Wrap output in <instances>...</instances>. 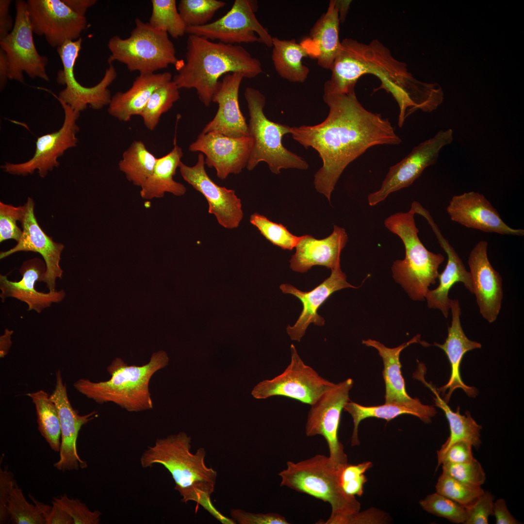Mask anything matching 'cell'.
I'll use <instances>...</instances> for the list:
<instances>
[{"label": "cell", "instance_id": "obj_1", "mask_svg": "<svg viewBox=\"0 0 524 524\" xmlns=\"http://www.w3.org/2000/svg\"><path fill=\"white\" fill-rule=\"evenodd\" d=\"M328 114L314 126L291 128L293 138L317 151L323 162L314 175L315 189L330 201L342 173L369 148L399 144L401 138L387 118L366 110L355 91L347 94L324 93Z\"/></svg>", "mask_w": 524, "mask_h": 524}, {"label": "cell", "instance_id": "obj_2", "mask_svg": "<svg viewBox=\"0 0 524 524\" xmlns=\"http://www.w3.org/2000/svg\"><path fill=\"white\" fill-rule=\"evenodd\" d=\"M330 70L331 77L324 84L326 93L347 94L355 91L362 76L368 74L377 77L381 84L375 90H385L398 105L399 127L414 111L431 112L443 100V92L438 84L416 79L408 70L406 64L395 59L378 40L365 44L344 39Z\"/></svg>", "mask_w": 524, "mask_h": 524}, {"label": "cell", "instance_id": "obj_3", "mask_svg": "<svg viewBox=\"0 0 524 524\" xmlns=\"http://www.w3.org/2000/svg\"><path fill=\"white\" fill-rule=\"evenodd\" d=\"M262 72L260 61L243 46L189 34L185 63L173 80L180 89L194 88L200 101L208 107L222 76L240 73L244 78L252 79Z\"/></svg>", "mask_w": 524, "mask_h": 524}, {"label": "cell", "instance_id": "obj_4", "mask_svg": "<svg viewBox=\"0 0 524 524\" xmlns=\"http://www.w3.org/2000/svg\"><path fill=\"white\" fill-rule=\"evenodd\" d=\"M191 437L183 432L158 439L143 453L141 465L143 468L163 465L171 474L182 502L194 501L222 524H232L233 520L218 511L211 500L217 472L205 464L204 448L194 453L191 451Z\"/></svg>", "mask_w": 524, "mask_h": 524}, {"label": "cell", "instance_id": "obj_5", "mask_svg": "<svg viewBox=\"0 0 524 524\" xmlns=\"http://www.w3.org/2000/svg\"><path fill=\"white\" fill-rule=\"evenodd\" d=\"M169 358L164 351L154 353L148 363L128 365L116 358L108 366L110 378L93 382L81 378L73 384L75 389L99 404L112 402L130 412L153 408L149 385L153 375L168 364Z\"/></svg>", "mask_w": 524, "mask_h": 524}, {"label": "cell", "instance_id": "obj_6", "mask_svg": "<svg viewBox=\"0 0 524 524\" xmlns=\"http://www.w3.org/2000/svg\"><path fill=\"white\" fill-rule=\"evenodd\" d=\"M286 465L279 473L280 486L329 503L331 512L325 524L360 511V504L355 496L346 494L342 487L340 477L345 466L336 465L322 454L297 462L288 461Z\"/></svg>", "mask_w": 524, "mask_h": 524}, {"label": "cell", "instance_id": "obj_7", "mask_svg": "<svg viewBox=\"0 0 524 524\" xmlns=\"http://www.w3.org/2000/svg\"><path fill=\"white\" fill-rule=\"evenodd\" d=\"M415 214L411 207L407 212L395 213L385 219L384 225L400 237L405 249V258L393 263V278L412 300L421 301L425 299L430 285L436 282L444 257L429 251L421 242Z\"/></svg>", "mask_w": 524, "mask_h": 524}, {"label": "cell", "instance_id": "obj_8", "mask_svg": "<svg viewBox=\"0 0 524 524\" xmlns=\"http://www.w3.org/2000/svg\"><path fill=\"white\" fill-rule=\"evenodd\" d=\"M244 96L249 115L248 126L251 140L246 168L251 170L263 162L275 174H279L282 169H307V162L282 144L283 136L290 133L291 127L271 121L265 116L263 112L265 96L250 87L246 88Z\"/></svg>", "mask_w": 524, "mask_h": 524}, {"label": "cell", "instance_id": "obj_9", "mask_svg": "<svg viewBox=\"0 0 524 524\" xmlns=\"http://www.w3.org/2000/svg\"><path fill=\"white\" fill-rule=\"evenodd\" d=\"M110 51L107 62L124 64L130 71L154 73L169 65H177L173 43L168 34L153 28L148 22L137 18L135 27L126 38L114 35L108 41Z\"/></svg>", "mask_w": 524, "mask_h": 524}, {"label": "cell", "instance_id": "obj_10", "mask_svg": "<svg viewBox=\"0 0 524 524\" xmlns=\"http://www.w3.org/2000/svg\"><path fill=\"white\" fill-rule=\"evenodd\" d=\"M256 1L235 0L220 18L200 26L188 27L186 33L226 44L261 42L272 47L273 37L257 18Z\"/></svg>", "mask_w": 524, "mask_h": 524}, {"label": "cell", "instance_id": "obj_11", "mask_svg": "<svg viewBox=\"0 0 524 524\" xmlns=\"http://www.w3.org/2000/svg\"><path fill=\"white\" fill-rule=\"evenodd\" d=\"M16 15L11 32L0 39V49L7 59L9 79L24 82L23 73L32 79L49 81L46 71L47 57L41 55L35 47L26 1H16Z\"/></svg>", "mask_w": 524, "mask_h": 524}, {"label": "cell", "instance_id": "obj_12", "mask_svg": "<svg viewBox=\"0 0 524 524\" xmlns=\"http://www.w3.org/2000/svg\"><path fill=\"white\" fill-rule=\"evenodd\" d=\"M81 38L68 41L57 48L63 65V69L59 72L57 82L65 84V88L57 96L78 112L85 110L87 105L94 110H99L109 105L111 99V92L108 88L117 77L115 67L110 65L104 75L96 85L85 87L77 80L74 68L81 49Z\"/></svg>", "mask_w": 524, "mask_h": 524}, {"label": "cell", "instance_id": "obj_13", "mask_svg": "<svg viewBox=\"0 0 524 524\" xmlns=\"http://www.w3.org/2000/svg\"><path fill=\"white\" fill-rule=\"evenodd\" d=\"M290 348V364L278 376L256 385L251 393L254 397L265 399L279 395L311 405L334 385L303 362L293 344Z\"/></svg>", "mask_w": 524, "mask_h": 524}, {"label": "cell", "instance_id": "obj_14", "mask_svg": "<svg viewBox=\"0 0 524 524\" xmlns=\"http://www.w3.org/2000/svg\"><path fill=\"white\" fill-rule=\"evenodd\" d=\"M353 384V380L349 378L334 384L325 392L311 405L305 426L307 436L319 435L325 438L328 447V457L339 466L348 463L338 432L341 413L345 404L350 400L349 394Z\"/></svg>", "mask_w": 524, "mask_h": 524}, {"label": "cell", "instance_id": "obj_15", "mask_svg": "<svg viewBox=\"0 0 524 524\" xmlns=\"http://www.w3.org/2000/svg\"><path fill=\"white\" fill-rule=\"evenodd\" d=\"M453 140L452 129L441 130L413 147L404 159L390 168L380 188L368 195L369 205L375 206L391 193L410 186L427 167L436 162L441 149Z\"/></svg>", "mask_w": 524, "mask_h": 524}, {"label": "cell", "instance_id": "obj_16", "mask_svg": "<svg viewBox=\"0 0 524 524\" xmlns=\"http://www.w3.org/2000/svg\"><path fill=\"white\" fill-rule=\"evenodd\" d=\"M52 94L59 101L64 110L65 118L61 128L57 131L39 137L36 141L34 154L29 160L22 163H6L1 167L11 174L27 175L38 171L40 176L45 177L48 171L59 165L58 158L69 148L76 147L78 143L76 133L79 128L76 121L80 112Z\"/></svg>", "mask_w": 524, "mask_h": 524}, {"label": "cell", "instance_id": "obj_17", "mask_svg": "<svg viewBox=\"0 0 524 524\" xmlns=\"http://www.w3.org/2000/svg\"><path fill=\"white\" fill-rule=\"evenodd\" d=\"M31 26L35 34L44 36L52 47L79 39L87 27L85 16L73 11L63 0L26 1Z\"/></svg>", "mask_w": 524, "mask_h": 524}, {"label": "cell", "instance_id": "obj_18", "mask_svg": "<svg viewBox=\"0 0 524 524\" xmlns=\"http://www.w3.org/2000/svg\"><path fill=\"white\" fill-rule=\"evenodd\" d=\"M205 165L204 156L199 153L194 165L181 162L179 169L184 180L205 197L209 213L215 216L219 225L226 229L237 228L243 217L240 198L234 190L216 184L208 176Z\"/></svg>", "mask_w": 524, "mask_h": 524}, {"label": "cell", "instance_id": "obj_19", "mask_svg": "<svg viewBox=\"0 0 524 524\" xmlns=\"http://www.w3.org/2000/svg\"><path fill=\"white\" fill-rule=\"evenodd\" d=\"M251 147L249 136L232 137L211 131L201 132L189 146V150L205 155V164L213 167L217 177L226 179L246 167Z\"/></svg>", "mask_w": 524, "mask_h": 524}, {"label": "cell", "instance_id": "obj_20", "mask_svg": "<svg viewBox=\"0 0 524 524\" xmlns=\"http://www.w3.org/2000/svg\"><path fill=\"white\" fill-rule=\"evenodd\" d=\"M50 398L57 409L61 430L60 458L53 464L54 467L62 472L86 468V461L78 454L77 438L82 427L96 417L97 412L93 411L82 415L74 409L59 370L56 373V384Z\"/></svg>", "mask_w": 524, "mask_h": 524}, {"label": "cell", "instance_id": "obj_21", "mask_svg": "<svg viewBox=\"0 0 524 524\" xmlns=\"http://www.w3.org/2000/svg\"><path fill=\"white\" fill-rule=\"evenodd\" d=\"M34 203L28 197L24 205L23 217L20 221L22 234L16 245L6 251L1 252L2 259L19 251H31L39 253L43 258L46 270L39 281H43L50 292L55 291L56 280L61 278L63 271L60 266L61 255L64 246L55 242L39 226L34 214Z\"/></svg>", "mask_w": 524, "mask_h": 524}, {"label": "cell", "instance_id": "obj_22", "mask_svg": "<svg viewBox=\"0 0 524 524\" xmlns=\"http://www.w3.org/2000/svg\"><path fill=\"white\" fill-rule=\"evenodd\" d=\"M486 241L478 242L468 257L473 293L482 316L494 322L500 312L503 297L502 278L490 263Z\"/></svg>", "mask_w": 524, "mask_h": 524}, {"label": "cell", "instance_id": "obj_23", "mask_svg": "<svg viewBox=\"0 0 524 524\" xmlns=\"http://www.w3.org/2000/svg\"><path fill=\"white\" fill-rule=\"evenodd\" d=\"M452 221L467 228L502 235L524 236V230L513 229L502 220L485 196L471 191L453 196L446 207Z\"/></svg>", "mask_w": 524, "mask_h": 524}, {"label": "cell", "instance_id": "obj_24", "mask_svg": "<svg viewBox=\"0 0 524 524\" xmlns=\"http://www.w3.org/2000/svg\"><path fill=\"white\" fill-rule=\"evenodd\" d=\"M346 288H357L346 281L339 263L331 269L330 276L312 290L304 292L289 284H282L280 289L284 294L296 297L303 306L302 311L294 326L288 325L287 332L293 340L299 342L311 323L323 326L325 319L317 312L319 308L334 292Z\"/></svg>", "mask_w": 524, "mask_h": 524}, {"label": "cell", "instance_id": "obj_25", "mask_svg": "<svg viewBox=\"0 0 524 524\" xmlns=\"http://www.w3.org/2000/svg\"><path fill=\"white\" fill-rule=\"evenodd\" d=\"M244 78L240 73L224 76L212 99V102L218 104V110L202 132L213 131L232 137L249 136L248 124L240 110L238 100L239 91Z\"/></svg>", "mask_w": 524, "mask_h": 524}, {"label": "cell", "instance_id": "obj_26", "mask_svg": "<svg viewBox=\"0 0 524 524\" xmlns=\"http://www.w3.org/2000/svg\"><path fill=\"white\" fill-rule=\"evenodd\" d=\"M46 270V264L38 258L25 261L19 272L22 278L17 281L8 279L5 275L0 276V297L4 302L8 297H14L28 305V311L33 310L38 313L52 303H59L65 298L63 290L43 293L35 289L36 282L39 281Z\"/></svg>", "mask_w": 524, "mask_h": 524}, {"label": "cell", "instance_id": "obj_27", "mask_svg": "<svg viewBox=\"0 0 524 524\" xmlns=\"http://www.w3.org/2000/svg\"><path fill=\"white\" fill-rule=\"evenodd\" d=\"M450 310L452 313L451 325L448 327V334L442 344L434 343V345L442 349L447 357L451 366V375L447 383L439 389L445 393L444 400L448 403L453 392L461 389L469 397L476 396V388L465 384L461 379L460 367L462 360L468 351L480 348V343L470 340L465 335L460 322L461 308L458 299H451Z\"/></svg>", "mask_w": 524, "mask_h": 524}, {"label": "cell", "instance_id": "obj_28", "mask_svg": "<svg viewBox=\"0 0 524 524\" xmlns=\"http://www.w3.org/2000/svg\"><path fill=\"white\" fill-rule=\"evenodd\" d=\"M421 215L426 218L431 226L441 246L447 256L446 266L438 278L439 280L438 286L434 290H429L425 298L429 308L439 309L443 316L447 318L451 300L449 297V293L454 284L461 282L467 290L473 293L470 274L454 248L442 235L428 211L423 210Z\"/></svg>", "mask_w": 524, "mask_h": 524}, {"label": "cell", "instance_id": "obj_29", "mask_svg": "<svg viewBox=\"0 0 524 524\" xmlns=\"http://www.w3.org/2000/svg\"><path fill=\"white\" fill-rule=\"evenodd\" d=\"M348 241L344 228L334 226L332 233L328 237L317 239L311 235L301 236L296 251L290 260V267L294 271L304 273L313 266L320 265L334 268L340 263V255Z\"/></svg>", "mask_w": 524, "mask_h": 524}, {"label": "cell", "instance_id": "obj_30", "mask_svg": "<svg viewBox=\"0 0 524 524\" xmlns=\"http://www.w3.org/2000/svg\"><path fill=\"white\" fill-rule=\"evenodd\" d=\"M340 22L336 0H331L327 11L311 29L309 35L300 42L308 56L316 59L323 68L330 69L340 49Z\"/></svg>", "mask_w": 524, "mask_h": 524}, {"label": "cell", "instance_id": "obj_31", "mask_svg": "<svg viewBox=\"0 0 524 524\" xmlns=\"http://www.w3.org/2000/svg\"><path fill=\"white\" fill-rule=\"evenodd\" d=\"M172 79L168 72L139 74L128 90L117 92L112 96L109 114L124 122L130 121L134 115L140 116L153 92Z\"/></svg>", "mask_w": 524, "mask_h": 524}, {"label": "cell", "instance_id": "obj_32", "mask_svg": "<svg viewBox=\"0 0 524 524\" xmlns=\"http://www.w3.org/2000/svg\"><path fill=\"white\" fill-rule=\"evenodd\" d=\"M344 409L351 416L353 431L351 439L352 446L360 444L358 427L361 421L368 418H377L390 421L403 414H410L419 418L425 423L431 422L432 418L437 414V410L432 406L423 404L417 398L406 402L385 403L375 406H364L349 401Z\"/></svg>", "mask_w": 524, "mask_h": 524}, {"label": "cell", "instance_id": "obj_33", "mask_svg": "<svg viewBox=\"0 0 524 524\" xmlns=\"http://www.w3.org/2000/svg\"><path fill=\"white\" fill-rule=\"evenodd\" d=\"M183 156L182 148L174 140V147L167 154L157 158L151 175L140 187V194L145 199L163 197L167 193L182 196L186 192L185 186L174 179Z\"/></svg>", "mask_w": 524, "mask_h": 524}, {"label": "cell", "instance_id": "obj_34", "mask_svg": "<svg viewBox=\"0 0 524 524\" xmlns=\"http://www.w3.org/2000/svg\"><path fill=\"white\" fill-rule=\"evenodd\" d=\"M420 337V335L418 334L409 341L394 348L388 347L374 340H362V343L366 346L376 348L382 358L384 364L383 376L385 384V403L406 402L413 399L406 391L399 357L404 348L418 342Z\"/></svg>", "mask_w": 524, "mask_h": 524}, {"label": "cell", "instance_id": "obj_35", "mask_svg": "<svg viewBox=\"0 0 524 524\" xmlns=\"http://www.w3.org/2000/svg\"><path fill=\"white\" fill-rule=\"evenodd\" d=\"M271 58L277 73L282 78L293 82H304L310 70L303 64L302 59L308 56L306 49L295 39L282 40L272 38Z\"/></svg>", "mask_w": 524, "mask_h": 524}, {"label": "cell", "instance_id": "obj_36", "mask_svg": "<svg viewBox=\"0 0 524 524\" xmlns=\"http://www.w3.org/2000/svg\"><path fill=\"white\" fill-rule=\"evenodd\" d=\"M425 383L435 394V405L443 411L449 425V436L437 451V456L443 454L452 444L459 441L469 442L473 447L477 449L479 448L481 443V426L476 422L469 412L467 411L465 415H461L459 413V407L457 411H453L447 403L440 396L435 388L426 382Z\"/></svg>", "mask_w": 524, "mask_h": 524}, {"label": "cell", "instance_id": "obj_37", "mask_svg": "<svg viewBox=\"0 0 524 524\" xmlns=\"http://www.w3.org/2000/svg\"><path fill=\"white\" fill-rule=\"evenodd\" d=\"M157 160L143 142L134 141L123 153L118 168L129 181L140 188L152 173Z\"/></svg>", "mask_w": 524, "mask_h": 524}, {"label": "cell", "instance_id": "obj_38", "mask_svg": "<svg viewBox=\"0 0 524 524\" xmlns=\"http://www.w3.org/2000/svg\"><path fill=\"white\" fill-rule=\"evenodd\" d=\"M34 404L38 430L50 448L59 452L61 424L58 411L50 395L43 390L26 394Z\"/></svg>", "mask_w": 524, "mask_h": 524}, {"label": "cell", "instance_id": "obj_39", "mask_svg": "<svg viewBox=\"0 0 524 524\" xmlns=\"http://www.w3.org/2000/svg\"><path fill=\"white\" fill-rule=\"evenodd\" d=\"M179 90L172 79L153 92L140 115L148 130H155L161 116L169 110L180 99Z\"/></svg>", "mask_w": 524, "mask_h": 524}, {"label": "cell", "instance_id": "obj_40", "mask_svg": "<svg viewBox=\"0 0 524 524\" xmlns=\"http://www.w3.org/2000/svg\"><path fill=\"white\" fill-rule=\"evenodd\" d=\"M151 3L152 12L148 23L153 28L174 38L186 33L187 26L178 11L175 0H152Z\"/></svg>", "mask_w": 524, "mask_h": 524}, {"label": "cell", "instance_id": "obj_41", "mask_svg": "<svg viewBox=\"0 0 524 524\" xmlns=\"http://www.w3.org/2000/svg\"><path fill=\"white\" fill-rule=\"evenodd\" d=\"M435 489L436 492L466 508L473 505L484 492L481 487L464 483L442 473L438 478Z\"/></svg>", "mask_w": 524, "mask_h": 524}, {"label": "cell", "instance_id": "obj_42", "mask_svg": "<svg viewBox=\"0 0 524 524\" xmlns=\"http://www.w3.org/2000/svg\"><path fill=\"white\" fill-rule=\"evenodd\" d=\"M226 4L219 0H181L178 9L187 27L200 26L209 23L215 12Z\"/></svg>", "mask_w": 524, "mask_h": 524}, {"label": "cell", "instance_id": "obj_43", "mask_svg": "<svg viewBox=\"0 0 524 524\" xmlns=\"http://www.w3.org/2000/svg\"><path fill=\"white\" fill-rule=\"evenodd\" d=\"M10 523L14 524H46L41 512L34 504L29 503L23 491L15 483L8 501Z\"/></svg>", "mask_w": 524, "mask_h": 524}, {"label": "cell", "instance_id": "obj_44", "mask_svg": "<svg viewBox=\"0 0 524 524\" xmlns=\"http://www.w3.org/2000/svg\"><path fill=\"white\" fill-rule=\"evenodd\" d=\"M250 222L271 243L283 249L292 250L301 238L293 235L282 224L273 222L258 213L251 215Z\"/></svg>", "mask_w": 524, "mask_h": 524}, {"label": "cell", "instance_id": "obj_45", "mask_svg": "<svg viewBox=\"0 0 524 524\" xmlns=\"http://www.w3.org/2000/svg\"><path fill=\"white\" fill-rule=\"evenodd\" d=\"M419 504L426 511L451 523L464 524L466 521V508L436 492L427 495L420 501Z\"/></svg>", "mask_w": 524, "mask_h": 524}, {"label": "cell", "instance_id": "obj_46", "mask_svg": "<svg viewBox=\"0 0 524 524\" xmlns=\"http://www.w3.org/2000/svg\"><path fill=\"white\" fill-rule=\"evenodd\" d=\"M442 465V473L464 483L481 487L486 481L484 470L475 458L466 462Z\"/></svg>", "mask_w": 524, "mask_h": 524}, {"label": "cell", "instance_id": "obj_47", "mask_svg": "<svg viewBox=\"0 0 524 524\" xmlns=\"http://www.w3.org/2000/svg\"><path fill=\"white\" fill-rule=\"evenodd\" d=\"M372 466V463L369 461L355 465L348 463L345 465L340 477L344 491L351 496H361L363 493L364 485L367 481L364 473Z\"/></svg>", "mask_w": 524, "mask_h": 524}, {"label": "cell", "instance_id": "obj_48", "mask_svg": "<svg viewBox=\"0 0 524 524\" xmlns=\"http://www.w3.org/2000/svg\"><path fill=\"white\" fill-rule=\"evenodd\" d=\"M24 205L14 207L0 202V242L8 239L19 241L22 230L17 227L16 222L22 219Z\"/></svg>", "mask_w": 524, "mask_h": 524}, {"label": "cell", "instance_id": "obj_49", "mask_svg": "<svg viewBox=\"0 0 524 524\" xmlns=\"http://www.w3.org/2000/svg\"><path fill=\"white\" fill-rule=\"evenodd\" d=\"M53 501L73 519V524H98L101 513L91 511L85 504L77 499L69 498L65 494L53 498Z\"/></svg>", "mask_w": 524, "mask_h": 524}, {"label": "cell", "instance_id": "obj_50", "mask_svg": "<svg viewBox=\"0 0 524 524\" xmlns=\"http://www.w3.org/2000/svg\"><path fill=\"white\" fill-rule=\"evenodd\" d=\"M494 501L491 492L484 491L473 505L466 508L464 524H488L489 517L493 515Z\"/></svg>", "mask_w": 524, "mask_h": 524}, {"label": "cell", "instance_id": "obj_51", "mask_svg": "<svg viewBox=\"0 0 524 524\" xmlns=\"http://www.w3.org/2000/svg\"><path fill=\"white\" fill-rule=\"evenodd\" d=\"M230 515L240 524H289L283 516L276 513H254L241 509H233Z\"/></svg>", "mask_w": 524, "mask_h": 524}, {"label": "cell", "instance_id": "obj_52", "mask_svg": "<svg viewBox=\"0 0 524 524\" xmlns=\"http://www.w3.org/2000/svg\"><path fill=\"white\" fill-rule=\"evenodd\" d=\"M473 446L464 441L452 444L443 454L437 456L438 466L445 464H457L470 461L475 458Z\"/></svg>", "mask_w": 524, "mask_h": 524}, {"label": "cell", "instance_id": "obj_53", "mask_svg": "<svg viewBox=\"0 0 524 524\" xmlns=\"http://www.w3.org/2000/svg\"><path fill=\"white\" fill-rule=\"evenodd\" d=\"M29 497L41 512L46 524H73L72 518L54 501L50 506L36 500L30 494Z\"/></svg>", "mask_w": 524, "mask_h": 524}, {"label": "cell", "instance_id": "obj_54", "mask_svg": "<svg viewBox=\"0 0 524 524\" xmlns=\"http://www.w3.org/2000/svg\"><path fill=\"white\" fill-rule=\"evenodd\" d=\"M389 516L385 512L375 508L340 518L334 524H379L388 522Z\"/></svg>", "mask_w": 524, "mask_h": 524}, {"label": "cell", "instance_id": "obj_55", "mask_svg": "<svg viewBox=\"0 0 524 524\" xmlns=\"http://www.w3.org/2000/svg\"><path fill=\"white\" fill-rule=\"evenodd\" d=\"M16 482L14 475L5 467L0 469V524L10 522L8 512V501L11 491Z\"/></svg>", "mask_w": 524, "mask_h": 524}, {"label": "cell", "instance_id": "obj_56", "mask_svg": "<svg viewBox=\"0 0 524 524\" xmlns=\"http://www.w3.org/2000/svg\"><path fill=\"white\" fill-rule=\"evenodd\" d=\"M493 515L495 517L496 524H521L510 513L503 498L498 499L494 502Z\"/></svg>", "mask_w": 524, "mask_h": 524}, {"label": "cell", "instance_id": "obj_57", "mask_svg": "<svg viewBox=\"0 0 524 524\" xmlns=\"http://www.w3.org/2000/svg\"><path fill=\"white\" fill-rule=\"evenodd\" d=\"M11 1L10 0H0V39L8 35L14 25L9 14Z\"/></svg>", "mask_w": 524, "mask_h": 524}, {"label": "cell", "instance_id": "obj_58", "mask_svg": "<svg viewBox=\"0 0 524 524\" xmlns=\"http://www.w3.org/2000/svg\"><path fill=\"white\" fill-rule=\"evenodd\" d=\"M63 1L73 11L82 16H85L87 10L97 2L96 0H63Z\"/></svg>", "mask_w": 524, "mask_h": 524}, {"label": "cell", "instance_id": "obj_59", "mask_svg": "<svg viewBox=\"0 0 524 524\" xmlns=\"http://www.w3.org/2000/svg\"><path fill=\"white\" fill-rule=\"evenodd\" d=\"M9 79V69L6 56L4 52L0 49V88L2 90Z\"/></svg>", "mask_w": 524, "mask_h": 524}, {"label": "cell", "instance_id": "obj_60", "mask_svg": "<svg viewBox=\"0 0 524 524\" xmlns=\"http://www.w3.org/2000/svg\"><path fill=\"white\" fill-rule=\"evenodd\" d=\"M13 333L12 330L6 329L5 330L4 334L0 336V358L5 357L11 347L12 344L11 336Z\"/></svg>", "mask_w": 524, "mask_h": 524}, {"label": "cell", "instance_id": "obj_61", "mask_svg": "<svg viewBox=\"0 0 524 524\" xmlns=\"http://www.w3.org/2000/svg\"><path fill=\"white\" fill-rule=\"evenodd\" d=\"M340 21H344L348 10L351 0H336Z\"/></svg>", "mask_w": 524, "mask_h": 524}]
</instances>
